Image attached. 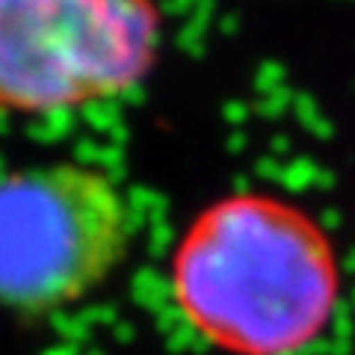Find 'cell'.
Here are the masks:
<instances>
[{
  "instance_id": "6da1fadb",
  "label": "cell",
  "mask_w": 355,
  "mask_h": 355,
  "mask_svg": "<svg viewBox=\"0 0 355 355\" xmlns=\"http://www.w3.org/2000/svg\"><path fill=\"white\" fill-rule=\"evenodd\" d=\"M172 299L222 355H299L335 317L340 266L326 228L299 205L234 193L178 240Z\"/></svg>"
},
{
  "instance_id": "7a4b0ae2",
  "label": "cell",
  "mask_w": 355,
  "mask_h": 355,
  "mask_svg": "<svg viewBox=\"0 0 355 355\" xmlns=\"http://www.w3.org/2000/svg\"><path fill=\"white\" fill-rule=\"evenodd\" d=\"M128 243V202L101 169L39 163L0 175V308L42 317L80 302Z\"/></svg>"
},
{
  "instance_id": "3957f363",
  "label": "cell",
  "mask_w": 355,
  "mask_h": 355,
  "mask_svg": "<svg viewBox=\"0 0 355 355\" xmlns=\"http://www.w3.org/2000/svg\"><path fill=\"white\" fill-rule=\"evenodd\" d=\"M157 51L154 0H0V110L39 116L125 95Z\"/></svg>"
}]
</instances>
